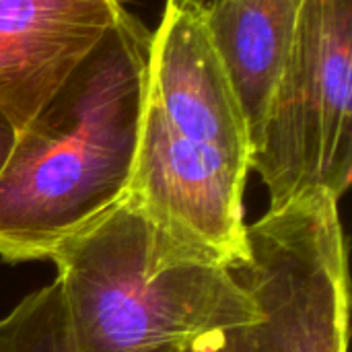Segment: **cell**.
<instances>
[{"instance_id": "4", "label": "cell", "mask_w": 352, "mask_h": 352, "mask_svg": "<svg viewBox=\"0 0 352 352\" xmlns=\"http://www.w3.org/2000/svg\"><path fill=\"white\" fill-rule=\"evenodd\" d=\"M268 210L352 177V0H303L295 37L252 142Z\"/></svg>"}, {"instance_id": "6", "label": "cell", "mask_w": 352, "mask_h": 352, "mask_svg": "<svg viewBox=\"0 0 352 352\" xmlns=\"http://www.w3.org/2000/svg\"><path fill=\"white\" fill-rule=\"evenodd\" d=\"M126 10V0H0V113L16 132Z\"/></svg>"}, {"instance_id": "3", "label": "cell", "mask_w": 352, "mask_h": 352, "mask_svg": "<svg viewBox=\"0 0 352 352\" xmlns=\"http://www.w3.org/2000/svg\"><path fill=\"white\" fill-rule=\"evenodd\" d=\"M76 352H184L245 328L258 309L233 270L159 262L144 219L122 200L50 256Z\"/></svg>"}, {"instance_id": "10", "label": "cell", "mask_w": 352, "mask_h": 352, "mask_svg": "<svg viewBox=\"0 0 352 352\" xmlns=\"http://www.w3.org/2000/svg\"><path fill=\"white\" fill-rule=\"evenodd\" d=\"M14 136H16V130L12 128V124L0 113V173L6 165V159L12 151V144H14Z\"/></svg>"}, {"instance_id": "9", "label": "cell", "mask_w": 352, "mask_h": 352, "mask_svg": "<svg viewBox=\"0 0 352 352\" xmlns=\"http://www.w3.org/2000/svg\"><path fill=\"white\" fill-rule=\"evenodd\" d=\"M248 330H250V326L221 330V332L200 336L184 352H250Z\"/></svg>"}, {"instance_id": "7", "label": "cell", "mask_w": 352, "mask_h": 352, "mask_svg": "<svg viewBox=\"0 0 352 352\" xmlns=\"http://www.w3.org/2000/svg\"><path fill=\"white\" fill-rule=\"evenodd\" d=\"M303 0H217L206 8L212 41L245 109L252 142L295 37Z\"/></svg>"}, {"instance_id": "11", "label": "cell", "mask_w": 352, "mask_h": 352, "mask_svg": "<svg viewBox=\"0 0 352 352\" xmlns=\"http://www.w3.org/2000/svg\"><path fill=\"white\" fill-rule=\"evenodd\" d=\"M186 2H192V4H198V6H202V8H208V6H212L217 0H186Z\"/></svg>"}, {"instance_id": "1", "label": "cell", "mask_w": 352, "mask_h": 352, "mask_svg": "<svg viewBox=\"0 0 352 352\" xmlns=\"http://www.w3.org/2000/svg\"><path fill=\"white\" fill-rule=\"evenodd\" d=\"M252 130L212 41L206 8L165 0L151 31L144 99L126 202L159 262L237 268Z\"/></svg>"}, {"instance_id": "2", "label": "cell", "mask_w": 352, "mask_h": 352, "mask_svg": "<svg viewBox=\"0 0 352 352\" xmlns=\"http://www.w3.org/2000/svg\"><path fill=\"white\" fill-rule=\"evenodd\" d=\"M151 29L130 10L14 136L0 173V260L52 252L126 198Z\"/></svg>"}, {"instance_id": "8", "label": "cell", "mask_w": 352, "mask_h": 352, "mask_svg": "<svg viewBox=\"0 0 352 352\" xmlns=\"http://www.w3.org/2000/svg\"><path fill=\"white\" fill-rule=\"evenodd\" d=\"M0 352H76L56 280L29 293L0 318Z\"/></svg>"}, {"instance_id": "5", "label": "cell", "mask_w": 352, "mask_h": 352, "mask_svg": "<svg viewBox=\"0 0 352 352\" xmlns=\"http://www.w3.org/2000/svg\"><path fill=\"white\" fill-rule=\"evenodd\" d=\"M233 274L258 309L250 352H346L349 248L330 192L305 194L248 225L245 258Z\"/></svg>"}]
</instances>
